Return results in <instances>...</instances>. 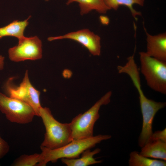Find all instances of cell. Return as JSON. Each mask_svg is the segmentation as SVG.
Segmentation results:
<instances>
[{"mask_svg":"<svg viewBox=\"0 0 166 166\" xmlns=\"http://www.w3.org/2000/svg\"><path fill=\"white\" fill-rule=\"evenodd\" d=\"M106 6L110 10H117L120 6L123 5L127 6L129 9L132 17L137 19V16H140L141 13L135 10L133 7L134 4H136L143 6L144 0H104Z\"/></svg>","mask_w":166,"mask_h":166,"instance_id":"16","label":"cell"},{"mask_svg":"<svg viewBox=\"0 0 166 166\" xmlns=\"http://www.w3.org/2000/svg\"><path fill=\"white\" fill-rule=\"evenodd\" d=\"M4 57L0 54V70H2L4 69Z\"/></svg>","mask_w":166,"mask_h":166,"instance_id":"21","label":"cell"},{"mask_svg":"<svg viewBox=\"0 0 166 166\" xmlns=\"http://www.w3.org/2000/svg\"><path fill=\"white\" fill-rule=\"evenodd\" d=\"M39 117L45 127L44 138L40 147L50 149L61 147L73 140L69 123H62L57 120L48 108L42 107Z\"/></svg>","mask_w":166,"mask_h":166,"instance_id":"2","label":"cell"},{"mask_svg":"<svg viewBox=\"0 0 166 166\" xmlns=\"http://www.w3.org/2000/svg\"><path fill=\"white\" fill-rule=\"evenodd\" d=\"M154 140H160L166 142V128L153 133L148 141Z\"/></svg>","mask_w":166,"mask_h":166,"instance_id":"18","label":"cell"},{"mask_svg":"<svg viewBox=\"0 0 166 166\" xmlns=\"http://www.w3.org/2000/svg\"><path fill=\"white\" fill-rule=\"evenodd\" d=\"M101 149L97 148L91 151V149H87L81 154V157L74 159L62 158L63 163L67 166H88L102 162V160H96L94 156L101 152Z\"/></svg>","mask_w":166,"mask_h":166,"instance_id":"12","label":"cell"},{"mask_svg":"<svg viewBox=\"0 0 166 166\" xmlns=\"http://www.w3.org/2000/svg\"><path fill=\"white\" fill-rule=\"evenodd\" d=\"M100 20L101 23L104 25H108L109 22L108 18L106 16H101L100 17Z\"/></svg>","mask_w":166,"mask_h":166,"instance_id":"20","label":"cell"},{"mask_svg":"<svg viewBox=\"0 0 166 166\" xmlns=\"http://www.w3.org/2000/svg\"><path fill=\"white\" fill-rule=\"evenodd\" d=\"M74 2L79 3L80 14L82 15L88 14L92 10L104 14L109 10L104 0H68L66 4L69 5Z\"/></svg>","mask_w":166,"mask_h":166,"instance_id":"14","label":"cell"},{"mask_svg":"<svg viewBox=\"0 0 166 166\" xmlns=\"http://www.w3.org/2000/svg\"><path fill=\"white\" fill-rule=\"evenodd\" d=\"M0 111L10 122L20 124L31 122L36 116L34 109L27 103L0 92Z\"/></svg>","mask_w":166,"mask_h":166,"instance_id":"5","label":"cell"},{"mask_svg":"<svg viewBox=\"0 0 166 166\" xmlns=\"http://www.w3.org/2000/svg\"><path fill=\"white\" fill-rule=\"evenodd\" d=\"M22 21L14 20L8 25L0 28V39L5 37L11 36L17 38L18 39L24 37V31L29 24L28 20Z\"/></svg>","mask_w":166,"mask_h":166,"instance_id":"13","label":"cell"},{"mask_svg":"<svg viewBox=\"0 0 166 166\" xmlns=\"http://www.w3.org/2000/svg\"><path fill=\"white\" fill-rule=\"evenodd\" d=\"M109 135H98L83 139L73 140L67 144L59 148L50 149L40 147L42 152L38 166H45L50 162H56L60 159H74L80 157L82 152L91 149L102 141L110 139Z\"/></svg>","mask_w":166,"mask_h":166,"instance_id":"1","label":"cell"},{"mask_svg":"<svg viewBox=\"0 0 166 166\" xmlns=\"http://www.w3.org/2000/svg\"><path fill=\"white\" fill-rule=\"evenodd\" d=\"M139 102L143 122L138 144L141 148L148 141L152 134V124L156 114L165 107L166 103L157 102L147 97L139 100Z\"/></svg>","mask_w":166,"mask_h":166,"instance_id":"8","label":"cell"},{"mask_svg":"<svg viewBox=\"0 0 166 166\" xmlns=\"http://www.w3.org/2000/svg\"><path fill=\"white\" fill-rule=\"evenodd\" d=\"M112 95V92L108 91L88 110L72 119L69 124L73 140L85 139L94 136V126L100 117V108L110 102Z\"/></svg>","mask_w":166,"mask_h":166,"instance_id":"3","label":"cell"},{"mask_svg":"<svg viewBox=\"0 0 166 166\" xmlns=\"http://www.w3.org/2000/svg\"><path fill=\"white\" fill-rule=\"evenodd\" d=\"M129 166H165L166 161L153 159L143 156L136 151L129 154L128 161Z\"/></svg>","mask_w":166,"mask_h":166,"instance_id":"15","label":"cell"},{"mask_svg":"<svg viewBox=\"0 0 166 166\" xmlns=\"http://www.w3.org/2000/svg\"><path fill=\"white\" fill-rule=\"evenodd\" d=\"M18 40V44L8 50L9 57L11 61L18 62L42 58V42L38 37L24 36Z\"/></svg>","mask_w":166,"mask_h":166,"instance_id":"7","label":"cell"},{"mask_svg":"<svg viewBox=\"0 0 166 166\" xmlns=\"http://www.w3.org/2000/svg\"><path fill=\"white\" fill-rule=\"evenodd\" d=\"M45 0L46 1H48L49 0Z\"/></svg>","mask_w":166,"mask_h":166,"instance_id":"22","label":"cell"},{"mask_svg":"<svg viewBox=\"0 0 166 166\" xmlns=\"http://www.w3.org/2000/svg\"><path fill=\"white\" fill-rule=\"evenodd\" d=\"M62 39H70L78 42L93 56H99L101 54L100 37L88 29H83L62 36L51 37L47 39L49 41Z\"/></svg>","mask_w":166,"mask_h":166,"instance_id":"9","label":"cell"},{"mask_svg":"<svg viewBox=\"0 0 166 166\" xmlns=\"http://www.w3.org/2000/svg\"><path fill=\"white\" fill-rule=\"evenodd\" d=\"M140 154L144 156L166 160V142L160 140H151L141 148Z\"/></svg>","mask_w":166,"mask_h":166,"instance_id":"11","label":"cell"},{"mask_svg":"<svg viewBox=\"0 0 166 166\" xmlns=\"http://www.w3.org/2000/svg\"><path fill=\"white\" fill-rule=\"evenodd\" d=\"M140 71L148 85L153 90L166 94V61L152 57L145 52L139 53Z\"/></svg>","mask_w":166,"mask_h":166,"instance_id":"4","label":"cell"},{"mask_svg":"<svg viewBox=\"0 0 166 166\" xmlns=\"http://www.w3.org/2000/svg\"><path fill=\"white\" fill-rule=\"evenodd\" d=\"M40 154L34 153L28 155H22L15 160L11 164L12 166H37L39 162Z\"/></svg>","mask_w":166,"mask_h":166,"instance_id":"17","label":"cell"},{"mask_svg":"<svg viewBox=\"0 0 166 166\" xmlns=\"http://www.w3.org/2000/svg\"><path fill=\"white\" fill-rule=\"evenodd\" d=\"M12 79V78H9L4 85L6 93L9 97L27 103L34 109L36 116L39 117V110L42 107L40 101V93L30 83L28 70L26 71L23 80L19 86L13 85Z\"/></svg>","mask_w":166,"mask_h":166,"instance_id":"6","label":"cell"},{"mask_svg":"<svg viewBox=\"0 0 166 166\" xmlns=\"http://www.w3.org/2000/svg\"><path fill=\"white\" fill-rule=\"evenodd\" d=\"M146 35L147 47L145 52L150 56L166 61V33L152 35L144 27Z\"/></svg>","mask_w":166,"mask_h":166,"instance_id":"10","label":"cell"},{"mask_svg":"<svg viewBox=\"0 0 166 166\" xmlns=\"http://www.w3.org/2000/svg\"><path fill=\"white\" fill-rule=\"evenodd\" d=\"M10 146L8 143L0 136V159L3 158L9 152Z\"/></svg>","mask_w":166,"mask_h":166,"instance_id":"19","label":"cell"}]
</instances>
